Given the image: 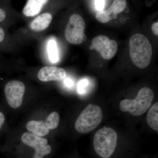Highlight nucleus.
Listing matches in <instances>:
<instances>
[{
    "instance_id": "1",
    "label": "nucleus",
    "mask_w": 158,
    "mask_h": 158,
    "mask_svg": "<svg viewBox=\"0 0 158 158\" xmlns=\"http://www.w3.org/2000/svg\"><path fill=\"white\" fill-rule=\"evenodd\" d=\"M118 135L111 128L104 127L97 131L94 138V151L99 158H113L118 148Z\"/></svg>"
},
{
    "instance_id": "2",
    "label": "nucleus",
    "mask_w": 158,
    "mask_h": 158,
    "mask_svg": "<svg viewBox=\"0 0 158 158\" xmlns=\"http://www.w3.org/2000/svg\"><path fill=\"white\" fill-rule=\"evenodd\" d=\"M130 58L134 64L140 69L146 68L149 65L152 56L151 44L143 34H134L129 40Z\"/></svg>"
},
{
    "instance_id": "3",
    "label": "nucleus",
    "mask_w": 158,
    "mask_h": 158,
    "mask_svg": "<svg viewBox=\"0 0 158 158\" xmlns=\"http://www.w3.org/2000/svg\"><path fill=\"white\" fill-rule=\"evenodd\" d=\"M154 97L153 91L148 87L141 88L135 99L121 101L119 109L122 112H127L134 116H139L147 112L151 106Z\"/></svg>"
},
{
    "instance_id": "4",
    "label": "nucleus",
    "mask_w": 158,
    "mask_h": 158,
    "mask_svg": "<svg viewBox=\"0 0 158 158\" xmlns=\"http://www.w3.org/2000/svg\"><path fill=\"white\" fill-rule=\"evenodd\" d=\"M102 118L101 108L97 105L89 104L79 116L75 128L79 133L87 134L96 129L101 123Z\"/></svg>"
},
{
    "instance_id": "5",
    "label": "nucleus",
    "mask_w": 158,
    "mask_h": 158,
    "mask_svg": "<svg viewBox=\"0 0 158 158\" xmlns=\"http://www.w3.org/2000/svg\"><path fill=\"white\" fill-rule=\"evenodd\" d=\"M85 29V22L81 16L77 14L72 15L65 27V39L71 44H81L84 41Z\"/></svg>"
},
{
    "instance_id": "6",
    "label": "nucleus",
    "mask_w": 158,
    "mask_h": 158,
    "mask_svg": "<svg viewBox=\"0 0 158 158\" xmlns=\"http://www.w3.org/2000/svg\"><path fill=\"white\" fill-rule=\"evenodd\" d=\"M4 91L6 102L11 108L17 109L21 106L25 91V86L22 82L19 81L8 82L4 87Z\"/></svg>"
},
{
    "instance_id": "7",
    "label": "nucleus",
    "mask_w": 158,
    "mask_h": 158,
    "mask_svg": "<svg viewBox=\"0 0 158 158\" xmlns=\"http://www.w3.org/2000/svg\"><path fill=\"white\" fill-rule=\"evenodd\" d=\"M91 49H95L106 60L113 59L118 50V44L116 40H110L106 35H100L94 38Z\"/></svg>"
},
{
    "instance_id": "8",
    "label": "nucleus",
    "mask_w": 158,
    "mask_h": 158,
    "mask_svg": "<svg viewBox=\"0 0 158 158\" xmlns=\"http://www.w3.org/2000/svg\"><path fill=\"white\" fill-rule=\"evenodd\" d=\"M23 143L35 150L34 158H43L50 153L52 148L48 145L46 139L41 138L33 133H24L21 137Z\"/></svg>"
},
{
    "instance_id": "9",
    "label": "nucleus",
    "mask_w": 158,
    "mask_h": 158,
    "mask_svg": "<svg viewBox=\"0 0 158 158\" xmlns=\"http://www.w3.org/2000/svg\"><path fill=\"white\" fill-rule=\"evenodd\" d=\"M126 0H114L107 10H102L97 12L95 17L99 22L106 23L111 20L117 18V15L126 8Z\"/></svg>"
},
{
    "instance_id": "10",
    "label": "nucleus",
    "mask_w": 158,
    "mask_h": 158,
    "mask_svg": "<svg viewBox=\"0 0 158 158\" xmlns=\"http://www.w3.org/2000/svg\"><path fill=\"white\" fill-rule=\"evenodd\" d=\"M66 76V72L63 69L56 66H44L39 71L37 77L43 82L51 81H60Z\"/></svg>"
},
{
    "instance_id": "11",
    "label": "nucleus",
    "mask_w": 158,
    "mask_h": 158,
    "mask_svg": "<svg viewBox=\"0 0 158 158\" xmlns=\"http://www.w3.org/2000/svg\"><path fill=\"white\" fill-rule=\"evenodd\" d=\"M52 19V15L48 12L40 15L30 24V28L34 32H40L48 27Z\"/></svg>"
},
{
    "instance_id": "12",
    "label": "nucleus",
    "mask_w": 158,
    "mask_h": 158,
    "mask_svg": "<svg viewBox=\"0 0 158 158\" xmlns=\"http://www.w3.org/2000/svg\"><path fill=\"white\" fill-rule=\"evenodd\" d=\"M48 0H28L23 9V14L27 17H33L39 14Z\"/></svg>"
},
{
    "instance_id": "13",
    "label": "nucleus",
    "mask_w": 158,
    "mask_h": 158,
    "mask_svg": "<svg viewBox=\"0 0 158 158\" xmlns=\"http://www.w3.org/2000/svg\"><path fill=\"white\" fill-rule=\"evenodd\" d=\"M27 129L33 134L39 137H43L48 135L49 130L46 127L44 122L31 120L27 123Z\"/></svg>"
},
{
    "instance_id": "14",
    "label": "nucleus",
    "mask_w": 158,
    "mask_h": 158,
    "mask_svg": "<svg viewBox=\"0 0 158 158\" xmlns=\"http://www.w3.org/2000/svg\"><path fill=\"white\" fill-rule=\"evenodd\" d=\"M147 122L150 127L158 131V102L153 105L147 114Z\"/></svg>"
},
{
    "instance_id": "15",
    "label": "nucleus",
    "mask_w": 158,
    "mask_h": 158,
    "mask_svg": "<svg viewBox=\"0 0 158 158\" xmlns=\"http://www.w3.org/2000/svg\"><path fill=\"white\" fill-rule=\"evenodd\" d=\"M49 58L52 63H56L59 60V52L56 42L55 40L52 39L49 40L47 45Z\"/></svg>"
},
{
    "instance_id": "16",
    "label": "nucleus",
    "mask_w": 158,
    "mask_h": 158,
    "mask_svg": "<svg viewBox=\"0 0 158 158\" xmlns=\"http://www.w3.org/2000/svg\"><path fill=\"white\" fill-rule=\"evenodd\" d=\"M60 117L57 112H54L50 113L44 122L46 127L49 130L56 128L59 125Z\"/></svg>"
},
{
    "instance_id": "17",
    "label": "nucleus",
    "mask_w": 158,
    "mask_h": 158,
    "mask_svg": "<svg viewBox=\"0 0 158 158\" xmlns=\"http://www.w3.org/2000/svg\"><path fill=\"white\" fill-rule=\"evenodd\" d=\"M89 81L86 79H82L79 81L77 85V90L80 94H84L86 93L88 88Z\"/></svg>"
},
{
    "instance_id": "18",
    "label": "nucleus",
    "mask_w": 158,
    "mask_h": 158,
    "mask_svg": "<svg viewBox=\"0 0 158 158\" xmlns=\"http://www.w3.org/2000/svg\"><path fill=\"white\" fill-rule=\"evenodd\" d=\"M7 17L8 12L5 6H3L2 0H0V24L5 22Z\"/></svg>"
},
{
    "instance_id": "19",
    "label": "nucleus",
    "mask_w": 158,
    "mask_h": 158,
    "mask_svg": "<svg viewBox=\"0 0 158 158\" xmlns=\"http://www.w3.org/2000/svg\"><path fill=\"white\" fill-rule=\"evenodd\" d=\"M105 0H95V7L98 11L103 10L104 8Z\"/></svg>"
},
{
    "instance_id": "20",
    "label": "nucleus",
    "mask_w": 158,
    "mask_h": 158,
    "mask_svg": "<svg viewBox=\"0 0 158 158\" xmlns=\"http://www.w3.org/2000/svg\"><path fill=\"white\" fill-rule=\"evenodd\" d=\"M64 83L65 86L68 88H70L73 86L74 85L73 81L70 78H65L64 79Z\"/></svg>"
},
{
    "instance_id": "21",
    "label": "nucleus",
    "mask_w": 158,
    "mask_h": 158,
    "mask_svg": "<svg viewBox=\"0 0 158 158\" xmlns=\"http://www.w3.org/2000/svg\"><path fill=\"white\" fill-rule=\"evenodd\" d=\"M6 121V117L4 113L0 111V131L2 129L3 126L5 124Z\"/></svg>"
},
{
    "instance_id": "22",
    "label": "nucleus",
    "mask_w": 158,
    "mask_h": 158,
    "mask_svg": "<svg viewBox=\"0 0 158 158\" xmlns=\"http://www.w3.org/2000/svg\"><path fill=\"white\" fill-rule=\"evenodd\" d=\"M152 30L153 33L156 35L158 36V22H156L154 23L152 26Z\"/></svg>"
}]
</instances>
